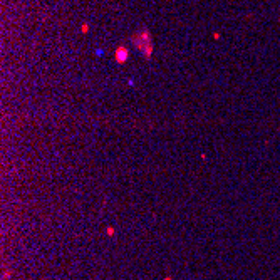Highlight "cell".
I'll use <instances>...</instances> for the list:
<instances>
[{"instance_id": "cell-1", "label": "cell", "mask_w": 280, "mask_h": 280, "mask_svg": "<svg viewBox=\"0 0 280 280\" xmlns=\"http://www.w3.org/2000/svg\"><path fill=\"white\" fill-rule=\"evenodd\" d=\"M126 55H127V51H126V49H124V47H119V49H117V51H116V59H117V61H119V62H124V59H126Z\"/></svg>"}, {"instance_id": "cell-2", "label": "cell", "mask_w": 280, "mask_h": 280, "mask_svg": "<svg viewBox=\"0 0 280 280\" xmlns=\"http://www.w3.org/2000/svg\"><path fill=\"white\" fill-rule=\"evenodd\" d=\"M168 280H170V278H168Z\"/></svg>"}]
</instances>
